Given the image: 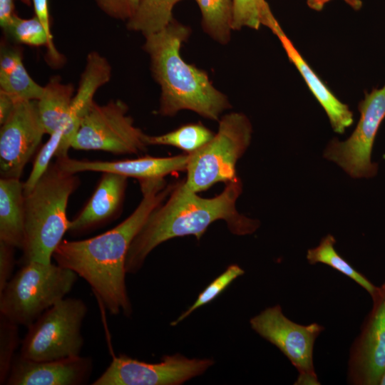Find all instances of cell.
Returning <instances> with one entry per match:
<instances>
[{
    "label": "cell",
    "mask_w": 385,
    "mask_h": 385,
    "mask_svg": "<svg viewBox=\"0 0 385 385\" xmlns=\"http://www.w3.org/2000/svg\"><path fill=\"white\" fill-rule=\"evenodd\" d=\"M44 134L37 101H17L9 117L1 125V178L20 179Z\"/></svg>",
    "instance_id": "obj_12"
},
{
    "label": "cell",
    "mask_w": 385,
    "mask_h": 385,
    "mask_svg": "<svg viewBox=\"0 0 385 385\" xmlns=\"http://www.w3.org/2000/svg\"><path fill=\"white\" fill-rule=\"evenodd\" d=\"M252 133L251 123L244 113L223 115L213 138L190 154L185 185L197 193L237 178L235 165L249 147Z\"/></svg>",
    "instance_id": "obj_6"
},
{
    "label": "cell",
    "mask_w": 385,
    "mask_h": 385,
    "mask_svg": "<svg viewBox=\"0 0 385 385\" xmlns=\"http://www.w3.org/2000/svg\"><path fill=\"white\" fill-rule=\"evenodd\" d=\"M127 179L119 174L103 173L86 205L71 220L68 232L81 235L116 218L123 206Z\"/></svg>",
    "instance_id": "obj_16"
},
{
    "label": "cell",
    "mask_w": 385,
    "mask_h": 385,
    "mask_svg": "<svg viewBox=\"0 0 385 385\" xmlns=\"http://www.w3.org/2000/svg\"><path fill=\"white\" fill-rule=\"evenodd\" d=\"M189 156L190 154L185 153L167 158L145 156L130 160L102 161L78 160L66 155L56 158V163L60 168L71 173H113L142 180L164 178L173 173L186 170Z\"/></svg>",
    "instance_id": "obj_15"
},
{
    "label": "cell",
    "mask_w": 385,
    "mask_h": 385,
    "mask_svg": "<svg viewBox=\"0 0 385 385\" xmlns=\"http://www.w3.org/2000/svg\"><path fill=\"white\" fill-rule=\"evenodd\" d=\"M266 0H233L232 30L259 29L273 16Z\"/></svg>",
    "instance_id": "obj_27"
},
{
    "label": "cell",
    "mask_w": 385,
    "mask_h": 385,
    "mask_svg": "<svg viewBox=\"0 0 385 385\" xmlns=\"http://www.w3.org/2000/svg\"><path fill=\"white\" fill-rule=\"evenodd\" d=\"M98 7L108 16L128 21L136 12L140 0H95Z\"/></svg>",
    "instance_id": "obj_31"
},
{
    "label": "cell",
    "mask_w": 385,
    "mask_h": 385,
    "mask_svg": "<svg viewBox=\"0 0 385 385\" xmlns=\"http://www.w3.org/2000/svg\"><path fill=\"white\" fill-rule=\"evenodd\" d=\"M72 83H63L60 77L53 76L43 86L37 107L46 133L51 135L58 130H64L68 123L74 96Z\"/></svg>",
    "instance_id": "obj_21"
},
{
    "label": "cell",
    "mask_w": 385,
    "mask_h": 385,
    "mask_svg": "<svg viewBox=\"0 0 385 385\" xmlns=\"http://www.w3.org/2000/svg\"><path fill=\"white\" fill-rule=\"evenodd\" d=\"M3 31L18 43L36 47L46 46L48 58L53 64L59 65L63 61L53 41H51L46 31L36 16L30 19H22L15 14Z\"/></svg>",
    "instance_id": "obj_23"
},
{
    "label": "cell",
    "mask_w": 385,
    "mask_h": 385,
    "mask_svg": "<svg viewBox=\"0 0 385 385\" xmlns=\"http://www.w3.org/2000/svg\"><path fill=\"white\" fill-rule=\"evenodd\" d=\"M78 278L76 272L56 263H24L0 292V314L27 328L65 298Z\"/></svg>",
    "instance_id": "obj_5"
},
{
    "label": "cell",
    "mask_w": 385,
    "mask_h": 385,
    "mask_svg": "<svg viewBox=\"0 0 385 385\" xmlns=\"http://www.w3.org/2000/svg\"><path fill=\"white\" fill-rule=\"evenodd\" d=\"M26 4H30L32 0H21Z\"/></svg>",
    "instance_id": "obj_38"
},
{
    "label": "cell",
    "mask_w": 385,
    "mask_h": 385,
    "mask_svg": "<svg viewBox=\"0 0 385 385\" xmlns=\"http://www.w3.org/2000/svg\"><path fill=\"white\" fill-rule=\"evenodd\" d=\"M0 91L16 101H38L43 86L37 83L29 74L20 48L2 45L0 51Z\"/></svg>",
    "instance_id": "obj_20"
},
{
    "label": "cell",
    "mask_w": 385,
    "mask_h": 385,
    "mask_svg": "<svg viewBox=\"0 0 385 385\" xmlns=\"http://www.w3.org/2000/svg\"><path fill=\"white\" fill-rule=\"evenodd\" d=\"M180 1L140 0L136 12L127 21V29L144 36L163 30L174 19L173 9Z\"/></svg>",
    "instance_id": "obj_22"
},
{
    "label": "cell",
    "mask_w": 385,
    "mask_h": 385,
    "mask_svg": "<svg viewBox=\"0 0 385 385\" xmlns=\"http://www.w3.org/2000/svg\"><path fill=\"white\" fill-rule=\"evenodd\" d=\"M128 111L127 104L119 99L104 105L94 102L83 116L71 148L115 155H138L145 151L146 134L134 125Z\"/></svg>",
    "instance_id": "obj_8"
},
{
    "label": "cell",
    "mask_w": 385,
    "mask_h": 385,
    "mask_svg": "<svg viewBox=\"0 0 385 385\" xmlns=\"http://www.w3.org/2000/svg\"><path fill=\"white\" fill-rule=\"evenodd\" d=\"M20 344L19 325L0 314V384H6Z\"/></svg>",
    "instance_id": "obj_29"
},
{
    "label": "cell",
    "mask_w": 385,
    "mask_h": 385,
    "mask_svg": "<svg viewBox=\"0 0 385 385\" xmlns=\"http://www.w3.org/2000/svg\"><path fill=\"white\" fill-rule=\"evenodd\" d=\"M34 4L35 16L39 19L51 41H53L50 27L49 14L48 8V0H32Z\"/></svg>",
    "instance_id": "obj_33"
},
{
    "label": "cell",
    "mask_w": 385,
    "mask_h": 385,
    "mask_svg": "<svg viewBox=\"0 0 385 385\" xmlns=\"http://www.w3.org/2000/svg\"><path fill=\"white\" fill-rule=\"evenodd\" d=\"M332 0H307V4L309 8L316 11H321L324 5ZM354 10H359L362 6L361 0H344Z\"/></svg>",
    "instance_id": "obj_36"
},
{
    "label": "cell",
    "mask_w": 385,
    "mask_h": 385,
    "mask_svg": "<svg viewBox=\"0 0 385 385\" xmlns=\"http://www.w3.org/2000/svg\"><path fill=\"white\" fill-rule=\"evenodd\" d=\"M190 33V27L173 19L163 30L145 36L143 48L150 56L152 76L161 90L158 113L173 116L180 111L190 110L219 120L231 104L212 85L206 71L182 58V44Z\"/></svg>",
    "instance_id": "obj_3"
},
{
    "label": "cell",
    "mask_w": 385,
    "mask_h": 385,
    "mask_svg": "<svg viewBox=\"0 0 385 385\" xmlns=\"http://www.w3.org/2000/svg\"><path fill=\"white\" fill-rule=\"evenodd\" d=\"M336 240L329 234L324 237L319 244L307 252V260L311 265L322 263L346 275L364 288L371 296L375 294L378 287L372 284L364 275L358 272L334 248Z\"/></svg>",
    "instance_id": "obj_24"
},
{
    "label": "cell",
    "mask_w": 385,
    "mask_h": 385,
    "mask_svg": "<svg viewBox=\"0 0 385 385\" xmlns=\"http://www.w3.org/2000/svg\"><path fill=\"white\" fill-rule=\"evenodd\" d=\"M14 0H0V26L4 29L15 15Z\"/></svg>",
    "instance_id": "obj_35"
},
{
    "label": "cell",
    "mask_w": 385,
    "mask_h": 385,
    "mask_svg": "<svg viewBox=\"0 0 385 385\" xmlns=\"http://www.w3.org/2000/svg\"><path fill=\"white\" fill-rule=\"evenodd\" d=\"M242 192L239 177L226 183L222 192L211 198L198 196L185 185V180L175 183L165 202L150 214L133 239L126 256V272H138L148 255L168 240L194 235L199 240L217 220H224L230 232L236 235L255 232L260 222L240 214L236 208Z\"/></svg>",
    "instance_id": "obj_2"
},
{
    "label": "cell",
    "mask_w": 385,
    "mask_h": 385,
    "mask_svg": "<svg viewBox=\"0 0 385 385\" xmlns=\"http://www.w3.org/2000/svg\"><path fill=\"white\" fill-rule=\"evenodd\" d=\"M371 299V310L350 349L347 381L353 385H379L385 371V282Z\"/></svg>",
    "instance_id": "obj_13"
},
{
    "label": "cell",
    "mask_w": 385,
    "mask_h": 385,
    "mask_svg": "<svg viewBox=\"0 0 385 385\" xmlns=\"http://www.w3.org/2000/svg\"><path fill=\"white\" fill-rule=\"evenodd\" d=\"M93 368L88 356L36 361L16 354L5 384L81 385L88 382Z\"/></svg>",
    "instance_id": "obj_14"
},
{
    "label": "cell",
    "mask_w": 385,
    "mask_h": 385,
    "mask_svg": "<svg viewBox=\"0 0 385 385\" xmlns=\"http://www.w3.org/2000/svg\"><path fill=\"white\" fill-rule=\"evenodd\" d=\"M379 385H385V371L380 379L379 384Z\"/></svg>",
    "instance_id": "obj_37"
},
{
    "label": "cell",
    "mask_w": 385,
    "mask_h": 385,
    "mask_svg": "<svg viewBox=\"0 0 385 385\" xmlns=\"http://www.w3.org/2000/svg\"><path fill=\"white\" fill-rule=\"evenodd\" d=\"M266 26L280 41L289 61L302 76L309 91L326 112L332 128L337 133H344L354 122L349 106L340 101L319 76L310 67L274 17Z\"/></svg>",
    "instance_id": "obj_17"
},
{
    "label": "cell",
    "mask_w": 385,
    "mask_h": 385,
    "mask_svg": "<svg viewBox=\"0 0 385 385\" xmlns=\"http://www.w3.org/2000/svg\"><path fill=\"white\" fill-rule=\"evenodd\" d=\"M212 359H190L180 354L165 355L148 363L125 354L113 356L93 385H180L202 374L214 364Z\"/></svg>",
    "instance_id": "obj_11"
},
{
    "label": "cell",
    "mask_w": 385,
    "mask_h": 385,
    "mask_svg": "<svg viewBox=\"0 0 385 385\" xmlns=\"http://www.w3.org/2000/svg\"><path fill=\"white\" fill-rule=\"evenodd\" d=\"M251 328L274 345L299 372L294 384L318 385L313 361L316 339L324 327L317 323H295L282 312L279 304L267 307L250 319Z\"/></svg>",
    "instance_id": "obj_9"
},
{
    "label": "cell",
    "mask_w": 385,
    "mask_h": 385,
    "mask_svg": "<svg viewBox=\"0 0 385 385\" xmlns=\"http://www.w3.org/2000/svg\"><path fill=\"white\" fill-rule=\"evenodd\" d=\"M16 247L0 241V292L13 276Z\"/></svg>",
    "instance_id": "obj_32"
},
{
    "label": "cell",
    "mask_w": 385,
    "mask_h": 385,
    "mask_svg": "<svg viewBox=\"0 0 385 385\" xmlns=\"http://www.w3.org/2000/svg\"><path fill=\"white\" fill-rule=\"evenodd\" d=\"M17 101L9 94L0 91V124L2 125L12 113Z\"/></svg>",
    "instance_id": "obj_34"
},
{
    "label": "cell",
    "mask_w": 385,
    "mask_h": 385,
    "mask_svg": "<svg viewBox=\"0 0 385 385\" xmlns=\"http://www.w3.org/2000/svg\"><path fill=\"white\" fill-rule=\"evenodd\" d=\"M80 180L51 163L34 188L24 193L25 236L23 264L51 262L53 255L68 232L67 205Z\"/></svg>",
    "instance_id": "obj_4"
},
{
    "label": "cell",
    "mask_w": 385,
    "mask_h": 385,
    "mask_svg": "<svg viewBox=\"0 0 385 385\" xmlns=\"http://www.w3.org/2000/svg\"><path fill=\"white\" fill-rule=\"evenodd\" d=\"M25 236L24 183L0 179V241L22 250Z\"/></svg>",
    "instance_id": "obj_19"
},
{
    "label": "cell",
    "mask_w": 385,
    "mask_h": 385,
    "mask_svg": "<svg viewBox=\"0 0 385 385\" xmlns=\"http://www.w3.org/2000/svg\"><path fill=\"white\" fill-rule=\"evenodd\" d=\"M87 312L81 299H62L27 327L19 354L36 361L81 355L84 344L81 327Z\"/></svg>",
    "instance_id": "obj_7"
},
{
    "label": "cell",
    "mask_w": 385,
    "mask_h": 385,
    "mask_svg": "<svg viewBox=\"0 0 385 385\" xmlns=\"http://www.w3.org/2000/svg\"><path fill=\"white\" fill-rule=\"evenodd\" d=\"M215 134L200 123L183 125L178 128L159 135H145L148 145H171L190 154L207 142Z\"/></svg>",
    "instance_id": "obj_26"
},
{
    "label": "cell",
    "mask_w": 385,
    "mask_h": 385,
    "mask_svg": "<svg viewBox=\"0 0 385 385\" xmlns=\"http://www.w3.org/2000/svg\"><path fill=\"white\" fill-rule=\"evenodd\" d=\"M202 15L203 31L217 42L227 44L232 31L233 0H195Z\"/></svg>",
    "instance_id": "obj_25"
},
{
    "label": "cell",
    "mask_w": 385,
    "mask_h": 385,
    "mask_svg": "<svg viewBox=\"0 0 385 385\" xmlns=\"http://www.w3.org/2000/svg\"><path fill=\"white\" fill-rule=\"evenodd\" d=\"M63 133V130H58L49 135L48 140L41 148L34 161L31 171L24 183V193L31 191L48 170L52 158L56 156Z\"/></svg>",
    "instance_id": "obj_30"
},
{
    "label": "cell",
    "mask_w": 385,
    "mask_h": 385,
    "mask_svg": "<svg viewBox=\"0 0 385 385\" xmlns=\"http://www.w3.org/2000/svg\"><path fill=\"white\" fill-rule=\"evenodd\" d=\"M143 198L126 219L95 237L63 240L53 258L58 265L76 272L91 286L110 314L132 313L125 284V260L129 247L150 214L168 197L174 184L164 178L139 180Z\"/></svg>",
    "instance_id": "obj_1"
},
{
    "label": "cell",
    "mask_w": 385,
    "mask_h": 385,
    "mask_svg": "<svg viewBox=\"0 0 385 385\" xmlns=\"http://www.w3.org/2000/svg\"><path fill=\"white\" fill-rule=\"evenodd\" d=\"M111 76L112 67L106 57L94 51L87 55L86 66L72 100L68 120L56 153V158L68 155L83 116L94 103L95 93L111 80Z\"/></svg>",
    "instance_id": "obj_18"
},
{
    "label": "cell",
    "mask_w": 385,
    "mask_h": 385,
    "mask_svg": "<svg viewBox=\"0 0 385 385\" xmlns=\"http://www.w3.org/2000/svg\"><path fill=\"white\" fill-rule=\"evenodd\" d=\"M245 271L237 265L232 264L211 283L198 295L194 303L176 319L170 323L172 326H176L184 320L195 310L204 306L218 297L235 279L244 274Z\"/></svg>",
    "instance_id": "obj_28"
},
{
    "label": "cell",
    "mask_w": 385,
    "mask_h": 385,
    "mask_svg": "<svg viewBox=\"0 0 385 385\" xmlns=\"http://www.w3.org/2000/svg\"><path fill=\"white\" fill-rule=\"evenodd\" d=\"M359 120L344 141L337 138L327 145L324 156L340 166L353 178H369L376 175L377 164L371 161L374 143L385 118V85L365 91L358 106Z\"/></svg>",
    "instance_id": "obj_10"
}]
</instances>
